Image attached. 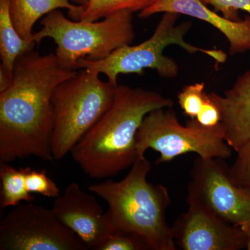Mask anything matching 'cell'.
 Masks as SVG:
<instances>
[{
	"mask_svg": "<svg viewBox=\"0 0 250 250\" xmlns=\"http://www.w3.org/2000/svg\"><path fill=\"white\" fill-rule=\"evenodd\" d=\"M159 13L186 15L209 23L227 38L231 55L250 51V16L240 21H231L212 11L200 0H156L141 11L139 16L146 18Z\"/></svg>",
	"mask_w": 250,
	"mask_h": 250,
	"instance_id": "cell-12",
	"label": "cell"
},
{
	"mask_svg": "<svg viewBox=\"0 0 250 250\" xmlns=\"http://www.w3.org/2000/svg\"><path fill=\"white\" fill-rule=\"evenodd\" d=\"M179 215L171 227L177 248L183 250L247 249L248 237L238 227L225 221L197 204Z\"/></svg>",
	"mask_w": 250,
	"mask_h": 250,
	"instance_id": "cell-10",
	"label": "cell"
},
{
	"mask_svg": "<svg viewBox=\"0 0 250 250\" xmlns=\"http://www.w3.org/2000/svg\"><path fill=\"white\" fill-rule=\"evenodd\" d=\"M87 250L52 208L33 202L16 206L0 222V250Z\"/></svg>",
	"mask_w": 250,
	"mask_h": 250,
	"instance_id": "cell-9",
	"label": "cell"
},
{
	"mask_svg": "<svg viewBox=\"0 0 250 250\" xmlns=\"http://www.w3.org/2000/svg\"><path fill=\"white\" fill-rule=\"evenodd\" d=\"M136 147L139 159L145 157L148 149L159 152L156 164L170 162L188 153L203 159L225 160L233 151L225 141L220 125L208 127L192 118L182 125L171 108L154 110L145 117L136 135Z\"/></svg>",
	"mask_w": 250,
	"mask_h": 250,
	"instance_id": "cell-7",
	"label": "cell"
},
{
	"mask_svg": "<svg viewBox=\"0 0 250 250\" xmlns=\"http://www.w3.org/2000/svg\"><path fill=\"white\" fill-rule=\"evenodd\" d=\"M12 80L13 77L10 76L1 67H0V93L9 88Z\"/></svg>",
	"mask_w": 250,
	"mask_h": 250,
	"instance_id": "cell-24",
	"label": "cell"
},
{
	"mask_svg": "<svg viewBox=\"0 0 250 250\" xmlns=\"http://www.w3.org/2000/svg\"><path fill=\"white\" fill-rule=\"evenodd\" d=\"M205 83H193L186 85L178 94V103L184 113L195 119L201 111L207 99Z\"/></svg>",
	"mask_w": 250,
	"mask_h": 250,
	"instance_id": "cell-18",
	"label": "cell"
},
{
	"mask_svg": "<svg viewBox=\"0 0 250 250\" xmlns=\"http://www.w3.org/2000/svg\"><path fill=\"white\" fill-rule=\"evenodd\" d=\"M99 250H148L147 246L134 237L114 233Z\"/></svg>",
	"mask_w": 250,
	"mask_h": 250,
	"instance_id": "cell-22",
	"label": "cell"
},
{
	"mask_svg": "<svg viewBox=\"0 0 250 250\" xmlns=\"http://www.w3.org/2000/svg\"><path fill=\"white\" fill-rule=\"evenodd\" d=\"M116 86L102 80L98 72L82 69L56 87L52 97L54 160H60L71 152L108 111L114 100Z\"/></svg>",
	"mask_w": 250,
	"mask_h": 250,
	"instance_id": "cell-5",
	"label": "cell"
},
{
	"mask_svg": "<svg viewBox=\"0 0 250 250\" xmlns=\"http://www.w3.org/2000/svg\"><path fill=\"white\" fill-rule=\"evenodd\" d=\"M52 208L59 220L76 233L88 249L99 250L115 233L111 220L95 196L83 191L75 182L55 198Z\"/></svg>",
	"mask_w": 250,
	"mask_h": 250,
	"instance_id": "cell-11",
	"label": "cell"
},
{
	"mask_svg": "<svg viewBox=\"0 0 250 250\" xmlns=\"http://www.w3.org/2000/svg\"><path fill=\"white\" fill-rule=\"evenodd\" d=\"M151 168L146 156L140 158L124 179L92 184L88 190L107 203L115 233L134 237L148 250H177L166 218L170 194L162 184L148 182Z\"/></svg>",
	"mask_w": 250,
	"mask_h": 250,
	"instance_id": "cell-3",
	"label": "cell"
},
{
	"mask_svg": "<svg viewBox=\"0 0 250 250\" xmlns=\"http://www.w3.org/2000/svg\"><path fill=\"white\" fill-rule=\"evenodd\" d=\"M173 104L157 92L117 85L108 111L72 148L74 161L91 178L116 176L139 159L136 135L145 117Z\"/></svg>",
	"mask_w": 250,
	"mask_h": 250,
	"instance_id": "cell-2",
	"label": "cell"
},
{
	"mask_svg": "<svg viewBox=\"0 0 250 250\" xmlns=\"http://www.w3.org/2000/svg\"><path fill=\"white\" fill-rule=\"evenodd\" d=\"M71 1H73V2H76L80 5H83L86 2L87 0H71Z\"/></svg>",
	"mask_w": 250,
	"mask_h": 250,
	"instance_id": "cell-25",
	"label": "cell"
},
{
	"mask_svg": "<svg viewBox=\"0 0 250 250\" xmlns=\"http://www.w3.org/2000/svg\"><path fill=\"white\" fill-rule=\"evenodd\" d=\"M237 153L236 160L230 167V172L237 184L250 187V143Z\"/></svg>",
	"mask_w": 250,
	"mask_h": 250,
	"instance_id": "cell-20",
	"label": "cell"
},
{
	"mask_svg": "<svg viewBox=\"0 0 250 250\" xmlns=\"http://www.w3.org/2000/svg\"><path fill=\"white\" fill-rule=\"evenodd\" d=\"M133 13L122 11L102 21H72L59 9L51 11L41 21L42 29L33 34L39 45L50 38L57 44L56 57L64 68L76 70L81 59H104L123 46L130 45L135 37Z\"/></svg>",
	"mask_w": 250,
	"mask_h": 250,
	"instance_id": "cell-4",
	"label": "cell"
},
{
	"mask_svg": "<svg viewBox=\"0 0 250 250\" xmlns=\"http://www.w3.org/2000/svg\"><path fill=\"white\" fill-rule=\"evenodd\" d=\"M156 0H87L80 21L95 22L122 11H142Z\"/></svg>",
	"mask_w": 250,
	"mask_h": 250,
	"instance_id": "cell-17",
	"label": "cell"
},
{
	"mask_svg": "<svg viewBox=\"0 0 250 250\" xmlns=\"http://www.w3.org/2000/svg\"><path fill=\"white\" fill-rule=\"evenodd\" d=\"M195 120L200 125L208 127L216 126L220 123V112L216 105L208 97L207 95V99L201 111L197 114Z\"/></svg>",
	"mask_w": 250,
	"mask_h": 250,
	"instance_id": "cell-23",
	"label": "cell"
},
{
	"mask_svg": "<svg viewBox=\"0 0 250 250\" xmlns=\"http://www.w3.org/2000/svg\"><path fill=\"white\" fill-rule=\"evenodd\" d=\"M0 181L1 208H14L22 202L35 200L26 185V167L16 168L8 164H0Z\"/></svg>",
	"mask_w": 250,
	"mask_h": 250,
	"instance_id": "cell-16",
	"label": "cell"
},
{
	"mask_svg": "<svg viewBox=\"0 0 250 250\" xmlns=\"http://www.w3.org/2000/svg\"><path fill=\"white\" fill-rule=\"evenodd\" d=\"M71 0H11V15L18 34L24 40L33 41V27L42 16L59 9L68 11L74 21H80L83 5L73 4Z\"/></svg>",
	"mask_w": 250,
	"mask_h": 250,
	"instance_id": "cell-14",
	"label": "cell"
},
{
	"mask_svg": "<svg viewBox=\"0 0 250 250\" xmlns=\"http://www.w3.org/2000/svg\"><path fill=\"white\" fill-rule=\"evenodd\" d=\"M179 16L174 13H164L154 34L147 40L139 45L123 46L100 60L81 59L77 62V70L88 69L103 73L113 85L118 84L120 75H142L147 68L156 70L163 78H174L178 75V64L164 54V49L170 45H179L190 54H207L218 62L226 61L227 55L222 51L200 48L186 42L184 38L192 27L191 22L177 24Z\"/></svg>",
	"mask_w": 250,
	"mask_h": 250,
	"instance_id": "cell-6",
	"label": "cell"
},
{
	"mask_svg": "<svg viewBox=\"0 0 250 250\" xmlns=\"http://www.w3.org/2000/svg\"><path fill=\"white\" fill-rule=\"evenodd\" d=\"M188 186L187 202L197 204L241 228L250 250V187L237 184L225 159L197 157Z\"/></svg>",
	"mask_w": 250,
	"mask_h": 250,
	"instance_id": "cell-8",
	"label": "cell"
},
{
	"mask_svg": "<svg viewBox=\"0 0 250 250\" xmlns=\"http://www.w3.org/2000/svg\"><path fill=\"white\" fill-rule=\"evenodd\" d=\"M205 4H210L224 17L233 21H241L238 11L243 10L250 14V0H200Z\"/></svg>",
	"mask_w": 250,
	"mask_h": 250,
	"instance_id": "cell-21",
	"label": "cell"
},
{
	"mask_svg": "<svg viewBox=\"0 0 250 250\" xmlns=\"http://www.w3.org/2000/svg\"><path fill=\"white\" fill-rule=\"evenodd\" d=\"M26 185L31 193L40 194L48 198L55 199L62 195L58 186L49 178L45 170H34L26 167Z\"/></svg>",
	"mask_w": 250,
	"mask_h": 250,
	"instance_id": "cell-19",
	"label": "cell"
},
{
	"mask_svg": "<svg viewBox=\"0 0 250 250\" xmlns=\"http://www.w3.org/2000/svg\"><path fill=\"white\" fill-rule=\"evenodd\" d=\"M11 0H0V67L13 77L16 59L34 50L36 42L24 40L18 34L11 18Z\"/></svg>",
	"mask_w": 250,
	"mask_h": 250,
	"instance_id": "cell-15",
	"label": "cell"
},
{
	"mask_svg": "<svg viewBox=\"0 0 250 250\" xmlns=\"http://www.w3.org/2000/svg\"><path fill=\"white\" fill-rule=\"evenodd\" d=\"M220 112L224 138L237 152L250 143V69L223 95L208 94Z\"/></svg>",
	"mask_w": 250,
	"mask_h": 250,
	"instance_id": "cell-13",
	"label": "cell"
},
{
	"mask_svg": "<svg viewBox=\"0 0 250 250\" xmlns=\"http://www.w3.org/2000/svg\"><path fill=\"white\" fill-rule=\"evenodd\" d=\"M77 73L62 67L55 54L32 50L18 57L12 82L0 93V164L31 156L54 160L52 94Z\"/></svg>",
	"mask_w": 250,
	"mask_h": 250,
	"instance_id": "cell-1",
	"label": "cell"
}]
</instances>
